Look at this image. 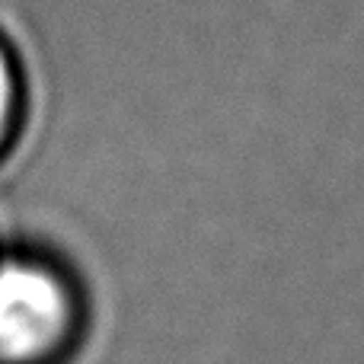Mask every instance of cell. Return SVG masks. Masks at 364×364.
<instances>
[{"label":"cell","instance_id":"obj_1","mask_svg":"<svg viewBox=\"0 0 364 364\" xmlns=\"http://www.w3.org/2000/svg\"><path fill=\"white\" fill-rule=\"evenodd\" d=\"M87 291L68 259L0 250V364H70L87 336Z\"/></svg>","mask_w":364,"mask_h":364},{"label":"cell","instance_id":"obj_2","mask_svg":"<svg viewBox=\"0 0 364 364\" xmlns=\"http://www.w3.org/2000/svg\"><path fill=\"white\" fill-rule=\"evenodd\" d=\"M26 112H29V80L19 61L16 48L0 32V160L6 157L23 132Z\"/></svg>","mask_w":364,"mask_h":364}]
</instances>
